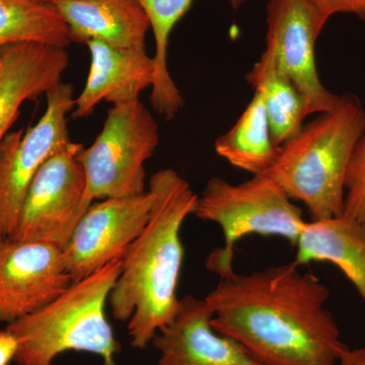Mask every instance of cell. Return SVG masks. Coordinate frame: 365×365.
<instances>
[{"label": "cell", "instance_id": "cell-8", "mask_svg": "<svg viewBox=\"0 0 365 365\" xmlns=\"http://www.w3.org/2000/svg\"><path fill=\"white\" fill-rule=\"evenodd\" d=\"M44 115L26 132H9L0 144V225L13 234L26 190L40 168L71 143L67 116L76 105L74 88L61 83L46 93Z\"/></svg>", "mask_w": 365, "mask_h": 365}, {"label": "cell", "instance_id": "cell-7", "mask_svg": "<svg viewBox=\"0 0 365 365\" xmlns=\"http://www.w3.org/2000/svg\"><path fill=\"white\" fill-rule=\"evenodd\" d=\"M83 144L71 143L52 155L38 170L6 239L36 242L63 249L91 204L79 155Z\"/></svg>", "mask_w": 365, "mask_h": 365}, {"label": "cell", "instance_id": "cell-2", "mask_svg": "<svg viewBox=\"0 0 365 365\" xmlns=\"http://www.w3.org/2000/svg\"><path fill=\"white\" fill-rule=\"evenodd\" d=\"M150 220L122 259L121 272L109 297L117 321L128 322L131 345L145 349L174 319L184 247L181 228L193 215L198 195L176 170L163 169L150 180Z\"/></svg>", "mask_w": 365, "mask_h": 365}, {"label": "cell", "instance_id": "cell-12", "mask_svg": "<svg viewBox=\"0 0 365 365\" xmlns=\"http://www.w3.org/2000/svg\"><path fill=\"white\" fill-rule=\"evenodd\" d=\"M211 318L204 299H180L174 319L153 340L158 365H266L239 341L215 331Z\"/></svg>", "mask_w": 365, "mask_h": 365}, {"label": "cell", "instance_id": "cell-4", "mask_svg": "<svg viewBox=\"0 0 365 365\" xmlns=\"http://www.w3.org/2000/svg\"><path fill=\"white\" fill-rule=\"evenodd\" d=\"M122 260L72 283L49 304L9 324L16 336L18 365H54L62 353H93L103 365H117L120 344L106 316V304L121 272Z\"/></svg>", "mask_w": 365, "mask_h": 365}, {"label": "cell", "instance_id": "cell-17", "mask_svg": "<svg viewBox=\"0 0 365 365\" xmlns=\"http://www.w3.org/2000/svg\"><path fill=\"white\" fill-rule=\"evenodd\" d=\"M215 148L220 157L253 176L266 174L272 167L279 148L274 143L260 91H255L253 100L230 130L216 139Z\"/></svg>", "mask_w": 365, "mask_h": 365}, {"label": "cell", "instance_id": "cell-19", "mask_svg": "<svg viewBox=\"0 0 365 365\" xmlns=\"http://www.w3.org/2000/svg\"><path fill=\"white\" fill-rule=\"evenodd\" d=\"M246 79L263 96L273 141L280 148L302 130L309 116L306 101L294 83L278 71L272 53L268 50L265 49Z\"/></svg>", "mask_w": 365, "mask_h": 365}, {"label": "cell", "instance_id": "cell-3", "mask_svg": "<svg viewBox=\"0 0 365 365\" xmlns=\"http://www.w3.org/2000/svg\"><path fill=\"white\" fill-rule=\"evenodd\" d=\"M365 134V110L356 96H340L331 111L304 125L279 148L272 178L289 198L307 206L313 220L343 215L348 167Z\"/></svg>", "mask_w": 365, "mask_h": 365}, {"label": "cell", "instance_id": "cell-5", "mask_svg": "<svg viewBox=\"0 0 365 365\" xmlns=\"http://www.w3.org/2000/svg\"><path fill=\"white\" fill-rule=\"evenodd\" d=\"M292 200L267 175L237 185L209 179L193 215L220 225L225 246L209 255L206 267L217 275L232 270L235 244L250 235L284 237L295 246L307 222Z\"/></svg>", "mask_w": 365, "mask_h": 365}, {"label": "cell", "instance_id": "cell-20", "mask_svg": "<svg viewBox=\"0 0 365 365\" xmlns=\"http://www.w3.org/2000/svg\"><path fill=\"white\" fill-rule=\"evenodd\" d=\"M66 48L71 32L58 9L39 0H0V52L19 43Z\"/></svg>", "mask_w": 365, "mask_h": 365}, {"label": "cell", "instance_id": "cell-10", "mask_svg": "<svg viewBox=\"0 0 365 365\" xmlns=\"http://www.w3.org/2000/svg\"><path fill=\"white\" fill-rule=\"evenodd\" d=\"M153 193L108 198L93 203L62 249L64 263L76 282L108 264L122 260L150 220Z\"/></svg>", "mask_w": 365, "mask_h": 365}, {"label": "cell", "instance_id": "cell-11", "mask_svg": "<svg viewBox=\"0 0 365 365\" xmlns=\"http://www.w3.org/2000/svg\"><path fill=\"white\" fill-rule=\"evenodd\" d=\"M73 283L62 249L6 239L0 245V322L9 324L35 313Z\"/></svg>", "mask_w": 365, "mask_h": 365}, {"label": "cell", "instance_id": "cell-21", "mask_svg": "<svg viewBox=\"0 0 365 365\" xmlns=\"http://www.w3.org/2000/svg\"><path fill=\"white\" fill-rule=\"evenodd\" d=\"M343 215L365 227V134L357 143L348 167Z\"/></svg>", "mask_w": 365, "mask_h": 365}, {"label": "cell", "instance_id": "cell-13", "mask_svg": "<svg viewBox=\"0 0 365 365\" xmlns=\"http://www.w3.org/2000/svg\"><path fill=\"white\" fill-rule=\"evenodd\" d=\"M68 64L66 48L56 46L19 43L0 52V144L24 103L59 86Z\"/></svg>", "mask_w": 365, "mask_h": 365}, {"label": "cell", "instance_id": "cell-24", "mask_svg": "<svg viewBox=\"0 0 365 365\" xmlns=\"http://www.w3.org/2000/svg\"><path fill=\"white\" fill-rule=\"evenodd\" d=\"M336 365H365V348H346Z\"/></svg>", "mask_w": 365, "mask_h": 365}, {"label": "cell", "instance_id": "cell-6", "mask_svg": "<svg viewBox=\"0 0 365 365\" xmlns=\"http://www.w3.org/2000/svg\"><path fill=\"white\" fill-rule=\"evenodd\" d=\"M160 143L155 117L140 100L113 106L102 131L79 160L91 203L145 193V168Z\"/></svg>", "mask_w": 365, "mask_h": 365}, {"label": "cell", "instance_id": "cell-16", "mask_svg": "<svg viewBox=\"0 0 365 365\" xmlns=\"http://www.w3.org/2000/svg\"><path fill=\"white\" fill-rule=\"evenodd\" d=\"M295 262H329L344 273L365 304V227L348 216L307 222Z\"/></svg>", "mask_w": 365, "mask_h": 365}, {"label": "cell", "instance_id": "cell-9", "mask_svg": "<svg viewBox=\"0 0 365 365\" xmlns=\"http://www.w3.org/2000/svg\"><path fill=\"white\" fill-rule=\"evenodd\" d=\"M266 14V50L278 71L302 93L307 114L331 111L340 96L322 83L316 62L317 41L326 21L304 0H268Z\"/></svg>", "mask_w": 365, "mask_h": 365}, {"label": "cell", "instance_id": "cell-22", "mask_svg": "<svg viewBox=\"0 0 365 365\" xmlns=\"http://www.w3.org/2000/svg\"><path fill=\"white\" fill-rule=\"evenodd\" d=\"M326 23L338 14H354L365 20V0H304Z\"/></svg>", "mask_w": 365, "mask_h": 365}, {"label": "cell", "instance_id": "cell-14", "mask_svg": "<svg viewBox=\"0 0 365 365\" xmlns=\"http://www.w3.org/2000/svg\"><path fill=\"white\" fill-rule=\"evenodd\" d=\"M91 68L85 88L76 98L71 117L90 116L103 101L113 106L138 100L155 81V64L146 50L119 49L100 41L86 43Z\"/></svg>", "mask_w": 365, "mask_h": 365}, {"label": "cell", "instance_id": "cell-25", "mask_svg": "<svg viewBox=\"0 0 365 365\" xmlns=\"http://www.w3.org/2000/svg\"><path fill=\"white\" fill-rule=\"evenodd\" d=\"M6 239V237H4V232H2L1 225H0V245H1Z\"/></svg>", "mask_w": 365, "mask_h": 365}, {"label": "cell", "instance_id": "cell-23", "mask_svg": "<svg viewBox=\"0 0 365 365\" xmlns=\"http://www.w3.org/2000/svg\"><path fill=\"white\" fill-rule=\"evenodd\" d=\"M19 342L7 329L0 330V365H9L16 359Z\"/></svg>", "mask_w": 365, "mask_h": 365}, {"label": "cell", "instance_id": "cell-15", "mask_svg": "<svg viewBox=\"0 0 365 365\" xmlns=\"http://www.w3.org/2000/svg\"><path fill=\"white\" fill-rule=\"evenodd\" d=\"M54 6L72 42L100 41L119 49L146 50L150 21L137 0H60Z\"/></svg>", "mask_w": 365, "mask_h": 365}, {"label": "cell", "instance_id": "cell-1", "mask_svg": "<svg viewBox=\"0 0 365 365\" xmlns=\"http://www.w3.org/2000/svg\"><path fill=\"white\" fill-rule=\"evenodd\" d=\"M297 262L220 274L206 295L211 326L266 365H336L347 346L326 304L330 290Z\"/></svg>", "mask_w": 365, "mask_h": 365}, {"label": "cell", "instance_id": "cell-18", "mask_svg": "<svg viewBox=\"0 0 365 365\" xmlns=\"http://www.w3.org/2000/svg\"><path fill=\"white\" fill-rule=\"evenodd\" d=\"M150 21L155 41V76L151 86L150 103L155 111L167 120L176 117L184 106L181 91L168 68V48L170 34L193 4V0H137ZM235 11L247 0H228Z\"/></svg>", "mask_w": 365, "mask_h": 365}, {"label": "cell", "instance_id": "cell-26", "mask_svg": "<svg viewBox=\"0 0 365 365\" xmlns=\"http://www.w3.org/2000/svg\"><path fill=\"white\" fill-rule=\"evenodd\" d=\"M39 1L45 2V4H54L55 2L60 1V0H39Z\"/></svg>", "mask_w": 365, "mask_h": 365}]
</instances>
